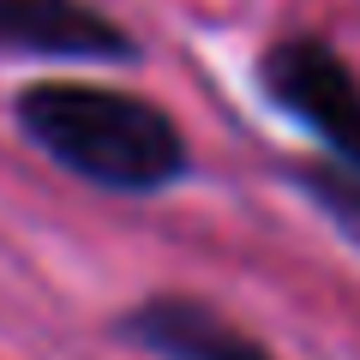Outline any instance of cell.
I'll return each instance as SVG.
<instances>
[{"instance_id":"2","label":"cell","mask_w":360,"mask_h":360,"mask_svg":"<svg viewBox=\"0 0 360 360\" xmlns=\"http://www.w3.org/2000/svg\"><path fill=\"white\" fill-rule=\"evenodd\" d=\"M258 84L330 150V168L360 174V78L319 37H283L258 60Z\"/></svg>"},{"instance_id":"3","label":"cell","mask_w":360,"mask_h":360,"mask_svg":"<svg viewBox=\"0 0 360 360\" xmlns=\"http://www.w3.org/2000/svg\"><path fill=\"white\" fill-rule=\"evenodd\" d=\"M0 54L37 60H132L139 42L127 25L84 0H0Z\"/></svg>"},{"instance_id":"4","label":"cell","mask_w":360,"mask_h":360,"mask_svg":"<svg viewBox=\"0 0 360 360\" xmlns=\"http://www.w3.org/2000/svg\"><path fill=\"white\" fill-rule=\"evenodd\" d=\"M115 330L127 336V342L162 354V360H276L258 336L234 330L217 307H205V300H193V295L139 300Z\"/></svg>"},{"instance_id":"1","label":"cell","mask_w":360,"mask_h":360,"mask_svg":"<svg viewBox=\"0 0 360 360\" xmlns=\"http://www.w3.org/2000/svg\"><path fill=\"white\" fill-rule=\"evenodd\" d=\"M13 115L18 132L49 162H60L66 174L90 180L103 193H162L193 168V150L162 108L108 84L49 78V84L18 90Z\"/></svg>"}]
</instances>
